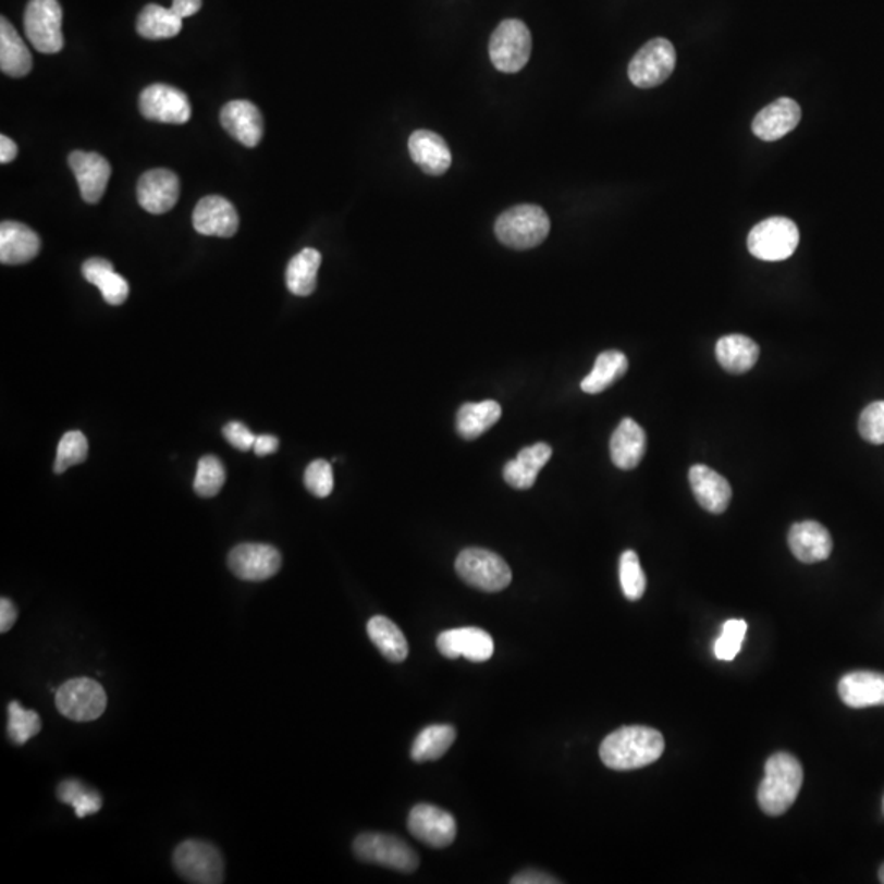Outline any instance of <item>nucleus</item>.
Segmentation results:
<instances>
[{"mask_svg":"<svg viewBox=\"0 0 884 884\" xmlns=\"http://www.w3.org/2000/svg\"><path fill=\"white\" fill-rule=\"evenodd\" d=\"M408 831L429 847L446 848L456 840V819L435 806L418 805L409 812Z\"/></svg>","mask_w":884,"mask_h":884,"instance_id":"13","label":"nucleus"},{"mask_svg":"<svg viewBox=\"0 0 884 884\" xmlns=\"http://www.w3.org/2000/svg\"><path fill=\"white\" fill-rule=\"evenodd\" d=\"M83 275L87 282L102 292L103 300L113 307L125 304L130 285L125 278L116 274L113 265L103 258H90L83 265Z\"/></svg>","mask_w":884,"mask_h":884,"instance_id":"28","label":"nucleus"},{"mask_svg":"<svg viewBox=\"0 0 884 884\" xmlns=\"http://www.w3.org/2000/svg\"><path fill=\"white\" fill-rule=\"evenodd\" d=\"M802 773L801 763L791 753L778 752L766 760L765 776L759 786L760 808L765 814L782 815L795 805L801 791Z\"/></svg>","mask_w":884,"mask_h":884,"instance_id":"2","label":"nucleus"},{"mask_svg":"<svg viewBox=\"0 0 884 884\" xmlns=\"http://www.w3.org/2000/svg\"><path fill=\"white\" fill-rule=\"evenodd\" d=\"M619 580L624 597L629 601H637L646 593L647 578L640 567L636 552L626 551L621 555Z\"/></svg>","mask_w":884,"mask_h":884,"instance_id":"41","label":"nucleus"},{"mask_svg":"<svg viewBox=\"0 0 884 884\" xmlns=\"http://www.w3.org/2000/svg\"><path fill=\"white\" fill-rule=\"evenodd\" d=\"M408 149L415 164H418L428 175L438 177V175L446 174L453 164V155H451L447 143L438 133L429 132V130H418L413 133L409 136Z\"/></svg>","mask_w":884,"mask_h":884,"instance_id":"23","label":"nucleus"},{"mask_svg":"<svg viewBox=\"0 0 884 884\" xmlns=\"http://www.w3.org/2000/svg\"><path fill=\"white\" fill-rule=\"evenodd\" d=\"M321 266L320 251L305 248L291 259L285 272L287 288L297 297H308L317 288L318 269Z\"/></svg>","mask_w":884,"mask_h":884,"instance_id":"32","label":"nucleus"},{"mask_svg":"<svg viewBox=\"0 0 884 884\" xmlns=\"http://www.w3.org/2000/svg\"><path fill=\"white\" fill-rule=\"evenodd\" d=\"M41 730V720L35 711L25 710L19 701L9 704L8 734L12 742L24 746Z\"/></svg>","mask_w":884,"mask_h":884,"instance_id":"39","label":"nucleus"},{"mask_svg":"<svg viewBox=\"0 0 884 884\" xmlns=\"http://www.w3.org/2000/svg\"><path fill=\"white\" fill-rule=\"evenodd\" d=\"M531 51V32L528 25L518 19L503 21L490 38V60L502 73H519L528 64Z\"/></svg>","mask_w":884,"mask_h":884,"instance_id":"6","label":"nucleus"},{"mask_svg":"<svg viewBox=\"0 0 884 884\" xmlns=\"http://www.w3.org/2000/svg\"><path fill=\"white\" fill-rule=\"evenodd\" d=\"M675 64L677 51L672 41L667 38H653L630 60L627 74L634 86L650 89L665 83L674 73Z\"/></svg>","mask_w":884,"mask_h":884,"instance_id":"9","label":"nucleus"},{"mask_svg":"<svg viewBox=\"0 0 884 884\" xmlns=\"http://www.w3.org/2000/svg\"><path fill=\"white\" fill-rule=\"evenodd\" d=\"M279 450V439L275 435L271 434H262L256 435L255 451L256 456L265 457L269 456V454H274L275 451Z\"/></svg>","mask_w":884,"mask_h":884,"instance_id":"48","label":"nucleus"},{"mask_svg":"<svg viewBox=\"0 0 884 884\" xmlns=\"http://www.w3.org/2000/svg\"><path fill=\"white\" fill-rule=\"evenodd\" d=\"M194 229L205 236L232 238L240 226L238 213L232 201L220 195H208L198 201L194 210Z\"/></svg>","mask_w":884,"mask_h":884,"instance_id":"16","label":"nucleus"},{"mask_svg":"<svg viewBox=\"0 0 884 884\" xmlns=\"http://www.w3.org/2000/svg\"><path fill=\"white\" fill-rule=\"evenodd\" d=\"M17 145H15L9 136H0V162H2V164H9V162L14 161V159L17 158Z\"/></svg>","mask_w":884,"mask_h":884,"instance_id":"50","label":"nucleus"},{"mask_svg":"<svg viewBox=\"0 0 884 884\" xmlns=\"http://www.w3.org/2000/svg\"><path fill=\"white\" fill-rule=\"evenodd\" d=\"M63 11L58 0H30L25 11L24 27L28 40L40 53H60L64 47Z\"/></svg>","mask_w":884,"mask_h":884,"instance_id":"10","label":"nucleus"},{"mask_svg":"<svg viewBox=\"0 0 884 884\" xmlns=\"http://www.w3.org/2000/svg\"><path fill=\"white\" fill-rule=\"evenodd\" d=\"M858 431L871 444H884V402L870 403L861 412Z\"/></svg>","mask_w":884,"mask_h":884,"instance_id":"44","label":"nucleus"},{"mask_svg":"<svg viewBox=\"0 0 884 884\" xmlns=\"http://www.w3.org/2000/svg\"><path fill=\"white\" fill-rule=\"evenodd\" d=\"M438 650L447 659L466 656L470 662H487L495 652L493 637L480 627H459L439 634Z\"/></svg>","mask_w":884,"mask_h":884,"instance_id":"15","label":"nucleus"},{"mask_svg":"<svg viewBox=\"0 0 884 884\" xmlns=\"http://www.w3.org/2000/svg\"><path fill=\"white\" fill-rule=\"evenodd\" d=\"M459 577L470 587L487 593L505 590L512 584V568L495 552L487 549H464L456 561Z\"/></svg>","mask_w":884,"mask_h":884,"instance_id":"4","label":"nucleus"},{"mask_svg":"<svg viewBox=\"0 0 884 884\" xmlns=\"http://www.w3.org/2000/svg\"><path fill=\"white\" fill-rule=\"evenodd\" d=\"M223 435H225L226 441H229L235 450L243 451V453H248V451L255 447L256 435L253 434L251 429L243 425V422H229V425L223 428Z\"/></svg>","mask_w":884,"mask_h":884,"instance_id":"45","label":"nucleus"},{"mask_svg":"<svg viewBox=\"0 0 884 884\" xmlns=\"http://www.w3.org/2000/svg\"><path fill=\"white\" fill-rule=\"evenodd\" d=\"M551 232V220L539 205H516L503 211L495 223V235L502 245L512 249L536 248Z\"/></svg>","mask_w":884,"mask_h":884,"instance_id":"3","label":"nucleus"},{"mask_svg":"<svg viewBox=\"0 0 884 884\" xmlns=\"http://www.w3.org/2000/svg\"><path fill=\"white\" fill-rule=\"evenodd\" d=\"M305 487L318 499H327L334 489L333 467L327 461H314L305 470Z\"/></svg>","mask_w":884,"mask_h":884,"instance_id":"43","label":"nucleus"},{"mask_svg":"<svg viewBox=\"0 0 884 884\" xmlns=\"http://www.w3.org/2000/svg\"><path fill=\"white\" fill-rule=\"evenodd\" d=\"M665 740L652 727L626 726L611 733L601 742V762L616 772L643 769L662 757Z\"/></svg>","mask_w":884,"mask_h":884,"instance_id":"1","label":"nucleus"},{"mask_svg":"<svg viewBox=\"0 0 884 884\" xmlns=\"http://www.w3.org/2000/svg\"><path fill=\"white\" fill-rule=\"evenodd\" d=\"M175 871L195 884H220L225 877V863L217 847L201 840H185L175 848Z\"/></svg>","mask_w":884,"mask_h":884,"instance_id":"7","label":"nucleus"},{"mask_svg":"<svg viewBox=\"0 0 884 884\" xmlns=\"http://www.w3.org/2000/svg\"><path fill=\"white\" fill-rule=\"evenodd\" d=\"M512 883L513 884H555V883H561V881L555 880V877H552L551 874L542 873V871L526 870V871H521V873L516 874V876L513 877Z\"/></svg>","mask_w":884,"mask_h":884,"instance_id":"46","label":"nucleus"},{"mask_svg":"<svg viewBox=\"0 0 884 884\" xmlns=\"http://www.w3.org/2000/svg\"><path fill=\"white\" fill-rule=\"evenodd\" d=\"M179 177L168 169H152L139 177L136 195L138 204L152 214L172 210L179 200Z\"/></svg>","mask_w":884,"mask_h":884,"instance_id":"17","label":"nucleus"},{"mask_svg":"<svg viewBox=\"0 0 884 884\" xmlns=\"http://www.w3.org/2000/svg\"><path fill=\"white\" fill-rule=\"evenodd\" d=\"M788 544L793 555L802 564H818L827 561L832 554L831 532L818 521L796 523L788 532Z\"/></svg>","mask_w":884,"mask_h":884,"instance_id":"21","label":"nucleus"},{"mask_svg":"<svg viewBox=\"0 0 884 884\" xmlns=\"http://www.w3.org/2000/svg\"><path fill=\"white\" fill-rule=\"evenodd\" d=\"M629 369L627 357L621 351H604L594 360L593 370L581 380V390L590 395L604 392Z\"/></svg>","mask_w":884,"mask_h":884,"instance_id":"33","label":"nucleus"},{"mask_svg":"<svg viewBox=\"0 0 884 884\" xmlns=\"http://www.w3.org/2000/svg\"><path fill=\"white\" fill-rule=\"evenodd\" d=\"M57 708L67 720L90 723L99 720L107 708V695L99 682L90 678L67 680L57 691Z\"/></svg>","mask_w":884,"mask_h":884,"instance_id":"11","label":"nucleus"},{"mask_svg":"<svg viewBox=\"0 0 884 884\" xmlns=\"http://www.w3.org/2000/svg\"><path fill=\"white\" fill-rule=\"evenodd\" d=\"M201 8V0H172L171 9L181 19L192 17Z\"/></svg>","mask_w":884,"mask_h":884,"instance_id":"49","label":"nucleus"},{"mask_svg":"<svg viewBox=\"0 0 884 884\" xmlns=\"http://www.w3.org/2000/svg\"><path fill=\"white\" fill-rule=\"evenodd\" d=\"M17 607L14 606V603L9 598H2L0 600V633H9L17 621Z\"/></svg>","mask_w":884,"mask_h":884,"instance_id":"47","label":"nucleus"},{"mask_svg":"<svg viewBox=\"0 0 884 884\" xmlns=\"http://www.w3.org/2000/svg\"><path fill=\"white\" fill-rule=\"evenodd\" d=\"M877 876H880L881 883L884 884V864L880 868V873H877Z\"/></svg>","mask_w":884,"mask_h":884,"instance_id":"51","label":"nucleus"},{"mask_svg":"<svg viewBox=\"0 0 884 884\" xmlns=\"http://www.w3.org/2000/svg\"><path fill=\"white\" fill-rule=\"evenodd\" d=\"M646 431L634 419L624 418L611 435V461L621 470H633L646 456Z\"/></svg>","mask_w":884,"mask_h":884,"instance_id":"26","label":"nucleus"},{"mask_svg":"<svg viewBox=\"0 0 884 884\" xmlns=\"http://www.w3.org/2000/svg\"><path fill=\"white\" fill-rule=\"evenodd\" d=\"M716 357L724 370L739 376L753 369L760 357V347L749 336L729 334L717 341Z\"/></svg>","mask_w":884,"mask_h":884,"instance_id":"30","label":"nucleus"},{"mask_svg":"<svg viewBox=\"0 0 884 884\" xmlns=\"http://www.w3.org/2000/svg\"><path fill=\"white\" fill-rule=\"evenodd\" d=\"M502 418V406L493 400L480 403H466L457 413V432L467 441L486 434Z\"/></svg>","mask_w":884,"mask_h":884,"instance_id":"31","label":"nucleus"},{"mask_svg":"<svg viewBox=\"0 0 884 884\" xmlns=\"http://www.w3.org/2000/svg\"><path fill=\"white\" fill-rule=\"evenodd\" d=\"M456 729L450 724H434L422 729L412 747V759L415 762H432L441 759L456 740Z\"/></svg>","mask_w":884,"mask_h":884,"instance_id":"36","label":"nucleus"},{"mask_svg":"<svg viewBox=\"0 0 884 884\" xmlns=\"http://www.w3.org/2000/svg\"><path fill=\"white\" fill-rule=\"evenodd\" d=\"M182 21L171 8H161L149 4L143 9L136 21V30L148 40H162V38L177 37L182 30Z\"/></svg>","mask_w":884,"mask_h":884,"instance_id":"35","label":"nucleus"},{"mask_svg":"<svg viewBox=\"0 0 884 884\" xmlns=\"http://www.w3.org/2000/svg\"><path fill=\"white\" fill-rule=\"evenodd\" d=\"M838 695L854 710L884 707V674L851 672L838 682Z\"/></svg>","mask_w":884,"mask_h":884,"instance_id":"24","label":"nucleus"},{"mask_svg":"<svg viewBox=\"0 0 884 884\" xmlns=\"http://www.w3.org/2000/svg\"><path fill=\"white\" fill-rule=\"evenodd\" d=\"M747 623L744 619H729L724 623L723 633L714 643V652L720 660H734L742 649L746 639Z\"/></svg>","mask_w":884,"mask_h":884,"instance_id":"42","label":"nucleus"},{"mask_svg":"<svg viewBox=\"0 0 884 884\" xmlns=\"http://www.w3.org/2000/svg\"><path fill=\"white\" fill-rule=\"evenodd\" d=\"M89 454V442L81 431H70L61 438L58 444L57 461H54V472L64 474L73 466L86 463Z\"/></svg>","mask_w":884,"mask_h":884,"instance_id":"40","label":"nucleus"},{"mask_svg":"<svg viewBox=\"0 0 884 884\" xmlns=\"http://www.w3.org/2000/svg\"><path fill=\"white\" fill-rule=\"evenodd\" d=\"M225 467L214 456H204L198 461L195 474L194 490L201 499H211L218 495L225 486Z\"/></svg>","mask_w":884,"mask_h":884,"instance_id":"38","label":"nucleus"},{"mask_svg":"<svg viewBox=\"0 0 884 884\" xmlns=\"http://www.w3.org/2000/svg\"><path fill=\"white\" fill-rule=\"evenodd\" d=\"M139 110L145 119L172 125H184L192 116L187 96L168 84L146 87L139 96Z\"/></svg>","mask_w":884,"mask_h":884,"instance_id":"12","label":"nucleus"},{"mask_svg":"<svg viewBox=\"0 0 884 884\" xmlns=\"http://www.w3.org/2000/svg\"><path fill=\"white\" fill-rule=\"evenodd\" d=\"M229 567L245 581H265L282 567V555L269 544H240L230 552Z\"/></svg>","mask_w":884,"mask_h":884,"instance_id":"14","label":"nucleus"},{"mask_svg":"<svg viewBox=\"0 0 884 884\" xmlns=\"http://www.w3.org/2000/svg\"><path fill=\"white\" fill-rule=\"evenodd\" d=\"M801 122V107L789 97H782L757 113L752 132L763 142H776L785 138Z\"/></svg>","mask_w":884,"mask_h":884,"instance_id":"18","label":"nucleus"},{"mask_svg":"<svg viewBox=\"0 0 884 884\" xmlns=\"http://www.w3.org/2000/svg\"><path fill=\"white\" fill-rule=\"evenodd\" d=\"M353 850L356 857L366 863L380 864L403 873H413L419 864L416 851L395 835L373 832L360 834L354 840Z\"/></svg>","mask_w":884,"mask_h":884,"instance_id":"8","label":"nucleus"},{"mask_svg":"<svg viewBox=\"0 0 884 884\" xmlns=\"http://www.w3.org/2000/svg\"><path fill=\"white\" fill-rule=\"evenodd\" d=\"M799 245V230L795 221L772 217L760 221L750 232L747 246L750 255L760 261L778 262L791 258Z\"/></svg>","mask_w":884,"mask_h":884,"instance_id":"5","label":"nucleus"},{"mask_svg":"<svg viewBox=\"0 0 884 884\" xmlns=\"http://www.w3.org/2000/svg\"><path fill=\"white\" fill-rule=\"evenodd\" d=\"M40 238L34 230L19 221H2L0 225V261L19 266L30 262L40 253Z\"/></svg>","mask_w":884,"mask_h":884,"instance_id":"25","label":"nucleus"},{"mask_svg":"<svg viewBox=\"0 0 884 884\" xmlns=\"http://www.w3.org/2000/svg\"><path fill=\"white\" fill-rule=\"evenodd\" d=\"M34 66L30 51L22 40L14 25L2 19L0 21V70L12 77L27 76Z\"/></svg>","mask_w":884,"mask_h":884,"instance_id":"29","label":"nucleus"},{"mask_svg":"<svg viewBox=\"0 0 884 884\" xmlns=\"http://www.w3.org/2000/svg\"><path fill=\"white\" fill-rule=\"evenodd\" d=\"M223 128L248 148H256L265 135V120L255 103L249 100H233L220 113Z\"/></svg>","mask_w":884,"mask_h":884,"instance_id":"19","label":"nucleus"},{"mask_svg":"<svg viewBox=\"0 0 884 884\" xmlns=\"http://www.w3.org/2000/svg\"><path fill=\"white\" fill-rule=\"evenodd\" d=\"M883 814H884V798H883Z\"/></svg>","mask_w":884,"mask_h":884,"instance_id":"52","label":"nucleus"},{"mask_svg":"<svg viewBox=\"0 0 884 884\" xmlns=\"http://www.w3.org/2000/svg\"><path fill=\"white\" fill-rule=\"evenodd\" d=\"M690 487L701 508L713 515H723L733 499V489L726 477L711 467L698 464L690 469Z\"/></svg>","mask_w":884,"mask_h":884,"instance_id":"22","label":"nucleus"},{"mask_svg":"<svg viewBox=\"0 0 884 884\" xmlns=\"http://www.w3.org/2000/svg\"><path fill=\"white\" fill-rule=\"evenodd\" d=\"M367 634L373 646L390 662L400 663L408 656V642H406L405 634L389 617L373 616L367 623Z\"/></svg>","mask_w":884,"mask_h":884,"instance_id":"34","label":"nucleus"},{"mask_svg":"<svg viewBox=\"0 0 884 884\" xmlns=\"http://www.w3.org/2000/svg\"><path fill=\"white\" fill-rule=\"evenodd\" d=\"M552 450L545 442H538L535 446L519 451L516 459L509 461L503 469L506 483L513 489H531L538 479L542 467L551 459Z\"/></svg>","mask_w":884,"mask_h":884,"instance_id":"27","label":"nucleus"},{"mask_svg":"<svg viewBox=\"0 0 884 884\" xmlns=\"http://www.w3.org/2000/svg\"><path fill=\"white\" fill-rule=\"evenodd\" d=\"M70 165L76 174L84 200L87 204H97L106 194L112 175L109 161L97 152L73 151L70 155Z\"/></svg>","mask_w":884,"mask_h":884,"instance_id":"20","label":"nucleus"},{"mask_svg":"<svg viewBox=\"0 0 884 884\" xmlns=\"http://www.w3.org/2000/svg\"><path fill=\"white\" fill-rule=\"evenodd\" d=\"M57 795L61 802L70 805L74 809L79 819L96 814L102 808V796L79 779H66V782L60 783Z\"/></svg>","mask_w":884,"mask_h":884,"instance_id":"37","label":"nucleus"}]
</instances>
